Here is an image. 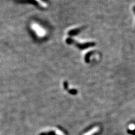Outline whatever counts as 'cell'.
Masks as SVG:
<instances>
[{
  "label": "cell",
  "mask_w": 135,
  "mask_h": 135,
  "mask_svg": "<svg viewBox=\"0 0 135 135\" xmlns=\"http://www.w3.org/2000/svg\"><path fill=\"white\" fill-rule=\"evenodd\" d=\"M92 53V52H88V53L85 56V61L87 62V63L89 62V58H90V56H91Z\"/></svg>",
  "instance_id": "cell-4"
},
{
  "label": "cell",
  "mask_w": 135,
  "mask_h": 135,
  "mask_svg": "<svg viewBox=\"0 0 135 135\" xmlns=\"http://www.w3.org/2000/svg\"><path fill=\"white\" fill-rule=\"evenodd\" d=\"M69 92L72 95H76V93H77V91L76 89H70L69 90Z\"/></svg>",
  "instance_id": "cell-6"
},
{
  "label": "cell",
  "mask_w": 135,
  "mask_h": 135,
  "mask_svg": "<svg viewBox=\"0 0 135 135\" xmlns=\"http://www.w3.org/2000/svg\"><path fill=\"white\" fill-rule=\"evenodd\" d=\"M64 87L65 89H68V83L67 82H64Z\"/></svg>",
  "instance_id": "cell-9"
},
{
  "label": "cell",
  "mask_w": 135,
  "mask_h": 135,
  "mask_svg": "<svg viewBox=\"0 0 135 135\" xmlns=\"http://www.w3.org/2000/svg\"><path fill=\"white\" fill-rule=\"evenodd\" d=\"M66 43H68V44H73V43H74V40H72V39H70V38H68V39H66Z\"/></svg>",
  "instance_id": "cell-8"
},
{
  "label": "cell",
  "mask_w": 135,
  "mask_h": 135,
  "mask_svg": "<svg viewBox=\"0 0 135 135\" xmlns=\"http://www.w3.org/2000/svg\"><path fill=\"white\" fill-rule=\"evenodd\" d=\"M99 130H100V128L99 127H95L94 128H93L92 130L89 131L88 132L84 133L83 135H92L94 133H96V132H98Z\"/></svg>",
  "instance_id": "cell-2"
},
{
  "label": "cell",
  "mask_w": 135,
  "mask_h": 135,
  "mask_svg": "<svg viewBox=\"0 0 135 135\" xmlns=\"http://www.w3.org/2000/svg\"><path fill=\"white\" fill-rule=\"evenodd\" d=\"M40 135H56L53 132H43L40 134Z\"/></svg>",
  "instance_id": "cell-5"
},
{
  "label": "cell",
  "mask_w": 135,
  "mask_h": 135,
  "mask_svg": "<svg viewBox=\"0 0 135 135\" xmlns=\"http://www.w3.org/2000/svg\"><path fill=\"white\" fill-rule=\"evenodd\" d=\"M133 11H134V13H135V6H134V7H133Z\"/></svg>",
  "instance_id": "cell-12"
},
{
  "label": "cell",
  "mask_w": 135,
  "mask_h": 135,
  "mask_svg": "<svg viewBox=\"0 0 135 135\" xmlns=\"http://www.w3.org/2000/svg\"><path fill=\"white\" fill-rule=\"evenodd\" d=\"M128 132L130 134H135V131H130V130H128Z\"/></svg>",
  "instance_id": "cell-11"
},
{
  "label": "cell",
  "mask_w": 135,
  "mask_h": 135,
  "mask_svg": "<svg viewBox=\"0 0 135 135\" xmlns=\"http://www.w3.org/2000/svg\"><path fill=\"white\" fill-rule=\"evenodd\" d=\"M95 43L93 42H87L84 43H76V46L78 48H80V49L83 50L89 47L95 46Z\"/></svg>",
  "instance_id": "cell-1"
},
{
  "label": "cell",
  "mask_w": 135,
  "mask_h": 135,
  "mask_svg": "<svg viewBox=\"0 0 135 135\" xmlns=\"http://www.w3.org/2000/svg\"><path fill=\"white\" fill-rule=\"evenodd\" d=\"M81 32V29H74L73 30H71V31L69 32V35L71 36H75V35H77L78 34Z\"/></svg>",
  "instance_id": "cell-3"
},
{
  "label": "cell",
  "mask_w": 135,
  "mask_h": 135,
  "mask_svg": "<svg viewBox=\"0 0 135 135\" xmlns=\"http://www.w3.org/2000/svg\"><path fill=\"white\" fill-rule=\"evenodd\" d=\"M56 134H57V135H65V134L61 130H60L59 129H56Z\"/></svg>",
  "instance_id": "cell-7"
},
{
  "label": "cell",
  "mask_w": 135,
  "mask_h": 135,
  "mask_svg": "<svg viewBox=\"0 0 135 135\" xmlns=\"http://www.w3.org/2000/svg\"><path fill=\"white\" fill-rule=\"evenodd\" d=\"M129 128H130V129H131V130H134L135 128V126L134 125H130Z\"/></svg>",
  "instance_id": "cell-10"
}]
</instances>
